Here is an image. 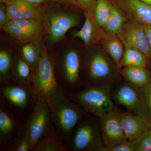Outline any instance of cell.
<instances>
[{
	"instance_id": "1",
	"label": "cell",
	"mask_w": 151,
	"mask_h": 151,
	"mask_svg": "<svg viewBox=\"0 0 151 151\" xmlns=\"http://www.w3.org/2000/svg\"><path fill=\"white\" fill-rule=\"evenodd\" d=\"M82 55V78L84 87L110 84L123 81L121 69L103 49H87Z\"/></svg>"
},
{
	"instance_id": "2",
	"label": "cell",
	"mask_w": 151,
	"mask_h": 151,
	"mask_svg": "<svg viewBox=\"0 0 151 151\" xmlns=\"http://www.w3.org/2000/svg\"><path fill=\"white\" fill-rule=\"evenodd\" d=\"M50 107L53 124L63 140L69 146L76 126L89 113L70 100L59 87L52 95Z\"/></svg>"
},
{
	"instance_id": "3",
	"label": "cell",
	"mask_w": 151,
	"mask_h": 151,
	"mask_svg": "<svg viewBox=\"0 0 151 151\" xmlns=\"http://www.w3.org/2000/svg\"><path fill=\"white\" fill-rule=\"evenodd\" d=\"M38 94L32 84L0 82V101L14 114L27 120L36 105Z\"/></svg>"
},
{
	"instance_id": "4",
	"label": "cell",
	"mask_w": 151,
	"mask_h": 151,
	"mask_svg": "<svg viewBox=\"0 0 151 151\" xmlns=\"http://www.w3.org/2000/svg\"><path fill=\"white\" fill-rule=\"evenodd\" d=\"M58 85L65 93L78 92L84 88L82 56L76 50L70 49L54 60Z\"/></svg>"
},
{
	"instance_id": "5",
	"label": "cell",
	"mask_w": 151,
	"mask_h": 151,
	"mask_svg": "<svg viewBox=\"0 0 151 151\" xmlns=\"http://www.w3.org/2000/svg\"><path fill=\"white\" fill-rule=\"evenodd\" d=\"M113 86L102 84L86 86L78 92L65 94L86 112L100 118L116 108L111 96Z\"/></svg>"
},
{
	"instance_id": "6",
	"label": "cell",
	"mask_w": 151,
	"mask_h": 151,
	"mask_svg": "<svg viewBox=\"0 0 151 151\" xmlns=\"http://www.w3.org/2000/svg\"><path fill=\"white\" fill-rule=\"evenodd\" d=\"M71 151H103L100 119L89 113L76 125L69 145Z\"/></svg>"
},
{
	"instance_id": "7",
	"label": "cell",
	"mask_w": 151,
	"mask_h": 151,
	"mask_svg": "<svg viewBox=\"0 0 151 151\" xmlns=\"http://www.w3.org/2000/svg\"><path fill=\"white\" fill-rule=\"evenodd\" d=\"M111 96L113 100L126 108L127 111L151 119V112L146 103L142 89L122 81L113 86Z\"/></svg>"
},
{
	"instance_id": "8",
	"label": "cell",
	"mask_w": 151,
	"mask_h": 151,
	"mask_svg": "<svg viewBox=\"0 0 151 151\" xmlns=\"http://www.w3.org/2000/svg\"><path fill=\"white\" fill-rule=\"evenodd\" d=\"M32 86L38 95L42 96L50 105V98L58 88L55 76L54 59L43 46L39 63L33 74Z\"/></svg>"
},
{
	"instance_id": "9",
	"label": "cell",
	"mask_w": 151,
	"mask_h": 151,
	"mask_svg": "<svg viewBox=\"0 0 151 151\" xmlns=\"http://www.w3.org/2000/svg\"><path fill=\"white\" fill-rule=\"evenodd\" d=\"M53 124L52 114L48 103L38 94L36 105L26 120V129L29 134L31 151Z\"/></svg>"
},
{
	"instance_id": "10",
	"label": "cell",
	"mask_w": 151,
	"mask_h": 151,
	"mask_svg": "<svg viewBox=\"0 0 151 151\" xmlns=\"http://www.w3.org/2000/svg\"><path fill=\"white\" fill-rule=\"evenodd\" d=\"M45 22L49 40L53 44L63 39L70 29L78 25L80 19L78 15L76 13L57 9H48Z\"/></svg>"
},
{
	"instance_id": "11",
	"label": "cell",
	"mask_w": 151,
	"mask_h": 151,
	"mask_svg": "<svg viewBox=\"0 0 151 151\" xmlns=\"http://www.w3.org/2000/svg\"><path fill=\"white\" fill-rule=\"evenodd\" d=\"M43 22L33 19H14L1 28L19 42L26 44L39 40L46 29Z\"/></svg>"
},
{
	"instance_id": "12",
	"label": "cell",
	"mask_w": 151,
	"mask_h": 151,
	"mask_svg": "<svg viewBox=\"0 0 151 151\" xmlns=\"http://www.w3.org/2000/svg\"><path fill=\"white\" fill-rule=\"evenodd\" d=\"M122 111L116 107L99 118L103 149L113 147L128 141L122 124Z\"/></svg>"
},
{
	"instance_id": "13",
	"label": "cell",
	"mask_w": 151,
	"mask_h": 151,
	"mask_svg": "<svg viewBox=\"0 0 151 151\" xmlns=\"http://www.w3.org/2000/svg\"><path fill=\"white\" fill-rule=\"evenodd\" d=\"M26 120L14 114L0 101V151H5L24 132Z\"/></svg>"
},
{
	"instance_id": "14",
	"label": "cell",
	"mask_w": 151,
	"mask_h": 151,
	"mask_svg": "<svg viewBox=\"0 0 151 151\" xmlns=\"http://www.w3.org/2000/svg\"><path fill=\"white\" fill-rule=\"evenodd\" d=\"M118 36L125 48L138 50L151 60V49L142 24L127 18Z\"/></svg>"
},
{
	"instance_id": "15",
	"label": "cell",
	"mask_w": 151,
	"mask_h": 151,
	"mask_svg": "<svg viewBox=\"0 0 151 151\" xmlns=\"http://www.w3.org/2000/svg\"><path fill=\"white\" fill-rule=\"evenodd\" d=\"M6 6L8 15L10 20L33 19L45 21L48 9L46 6L22 0H12Z\"/></svg>"
},
{
	"instance_id": "16",
	"label": "cell",
	"mask_w": 151,
	"mask_h": 151,
	"mask_svg": "<svg viewBox=\"0 0 151 151\" xmlns=\"http://www.w3.org/2000/svg\"><path fill=\"white\" fill-rule=\"evenodd\" d=\"M127 18L142 25H151V5L140 0H115Z\"/></svg>"
},
{
	"instance_id": "17",
	"label": "cell",
	"mask_w": 151,
	"mask_h": 151,
	"mask_svg": "<svg viewBox=\"0 0 151 151\" xmlns=\"http://www.w3.org/2000/svg\"><path fill=\"white\" fill-rule=\"evenodd\" d=\"M85 22L80 30L73 34L74 37H78L84 42L86 48L95 46L100 43L106 33L103 28L100 27L95 21L94 13L84 12Z\"/></svg>"
},
{
	"instance_id": "18",
	"label": "cell",
	"mask_w": 151,
	"mask_h": 151,
	"mask_svg": "<svg viewBox=\"0 0 151 151\" xmlns=\"http://www.w3.org/2000/svg\"><path fill=\"white\" fill-rule=\"evenodd\" d=\"M121 117L128 141H132L151 129V119L129 112L122 111Z\"/></svg>"
},
{
	"instance_id": "19",
	"label": "cell",
	"mask_w": 151,
	"mask_h": 151,
	"mask_svg": "<svg viewBox=\"0 0 151 151\" xmlns=\"http://www.w3.org/2000/svg\"><path fill=\"white\" fill-rule=\"evenodd\" d=\"M69 146L63 140L54 124H52L33 151H68Z\"/></svg>"
},
{
	"instance_id": "20",
	"label": "cell",
	"mask_w": 151,
	"mask_h": 151,
	"mask_svg": "<svg viewBox=\"0 0 151 151\" xmlns=\"http://www.w3.org/2000/svg\"><path fill=\"white\" fill-rule=\"evenodd\" d=\"M121 73L125 81L141 89H143L151 81L150 73L145 67L126 66L121 68Z\"/></svg>"
},
{
	"instance_id": "21",
	"label": "cell",
	"mask_w": 151,
	"mask_h": 151,
	"mask_svg": "<svg viewBox=\"0 0 151 151\" xmlns=\"http://www.w3.org/2000/svg\"><path fill=\"white\" fill-rule=\"evenodd\" d=\"M103 50L111 57L119 67L125 48L119 36L106 33L100 42Z\"/></svg>"
},
{
	"instance_id": "22",
	"label": "cell",
	"mask_w": 151,
	"mask_h": 151,
	"mask_svg": "<svg viewBox=\"0 0 151 151\" xmlns=\"http://www.w3.org/2000/svg\"><path fill=\"white\" fill-rule=\"evenodd\" d=\"M33 71L20 55L15 57L11 73V81L19 84H31Z\"/></svg>"
},
{
	"instance_id": "23",
	"label": "cell",
	"mask_w": 151,
	"mask_h": 151,
	"mask_svg": "<svg viewBox=\"0 0 151 151\" xmlns=\"http://www.w3.org/2000/svg\"><path fill=\"white\" fill-rule=\"evenodd\" d=\"M43 46L39 41L26 43L22 47L20 56L34 71L40 60Z\"/></svg>"
},
{
	"instance_id": "24",
	"label": "cell",
	"mask_w": 151,
	"mask_h": 151,
	"mask_svg": "<svg viewBox=\"0 0 151 151\" xmlns=\"http://www.w3.org/2000/svg\"><path fill=\"white\" fill-rule=\"evenodd\" d=\"M127 19L117 6L112 4L111 15L103 29L106 33L118 35Z\"/></svg>"
},
{
	"instance_id": "25",
	"label": "cell",
	"mask_w": 151,
	"mask_h": 151,
	"mask_svg": "<svg viewBox=\"0 0 151 151\" xmlns=\"http://www.w3.org/2000/svg\"><path fill=\"white\" fill-rule=\"evenodd\" d=\"M148 59L144 53L136 49L125 48L119 67L120 69L129 65L146 67Z\"/></svg>"
},
{
	"instance_id": "26",
	"label": "cell",
	"mask_w": 151,
	"mask_h": 151,
	"mask_svg": "<svg viewBox=\"0 0 151 151\" xmlns=\"http://www.w3.org/2000/svg\"><path fill=\"white\" fill-rule=\"evenodd\" d=\"M14 58L8 50H2L0 51V82L11 81Z\"/></svg>"
},
{
	"instance_id": "27",
	"label": "cell",
	"mask_w": 151,
	"mask_h": 151,
	"mask_svg": "<svg viewBox=\"0 0 151 151\" xmlns=\"http://www.w3.org/2000/svg\"><path fill=\"white\" fill-rule=\"evenodd\" d=\"M112 4L108 0H97L94 12L95 21L100 27H104L111 13Z\"/></svg>"
},
{
	"instance_id": "28",
	"label": "cell",
	"mask_w": 151,
	"mask_h": 151,
	"mask_svg": "<svg viewBox=\"0 0 151 151\" xmlns=\"http://www.w3.org/2000/svg\"><path fill=\"white\" fill-rule=\"evenodd\" d=\"M5 151H31L30 139L26 129L10 146L6 149Z\"/></svg>"
},
{
	"instance_id": "29",
	"label": "cell",
	"mask_w": 151,
	"mask_h": 151,
	"mask_svg": "<svg viewBox=\"0 0 151 151\" xmlns=\"http://www.w3.org/2000/svg\"><path fill=\"white\" fill-rule=\"evenodd\" d=\"M131 142L134 151H151V129Z\"/></svg>"
},
{
	"instance_id": "30",
	"label": "cell",
	"mask_w": 151,
	"mask_h": 151,
	"mask_svg": "<svg viewBox=\"0 0 151 151\" xmlns=\"http://www.w3.org/2000/svg\"><path fill=\"white\" fill-rule=\"evenodd\" d=\"M97 0H72L73 4L84 12L94 13Z\"/></svg>"
},
{
	"instance_id": "31",
	"label": "cell",
	"mask_w": 151,
	"mask_h": 151,
	"mask_svg": "<svg viewBox=\"0 0 151 151\" xmlns=\"http://www.w3.org/2000/svg\"><path fill=\"white\" fill-rule=\"evenodd\" d=\"M7 11V6L1 3L0 4V26L1 28L10 21Z\"/></svg>"
},
{
	"instance_id": "32",
	"label": "cell",
	"mask_w": 151,
	"mask_h": 151,
	"mask_svg": "<svg viewBox=\"0 0 151 151\" xmlns=\"http://www.w3.org/2000/svg\"><path fill=\"white\" fill-rule=\"evenodd\" d=\"M145 100L151 112V81L143 89Z\"/></svg>"
},
{
	"instance_id": "33",
	"label": "cell",
	"mask_w": 151,
	"mask_h": 151,
	"mask_svg": "<svg viewBox=\"0 0 151 151\" xmlns=\"http://www.w3.org/2000/svg\"><path fill=\"white\" fill-rule=\"evenodd\" d=\"M143 27L147 37L149 44L151 49V25H143Z\"/></svg>"
},
{
	"instance_id": "34",
	"label": "cell",
	"mask_w": 151,
	"mask_h": 151,
	"mask_svg": "<svg viewBox=\"0 0 151 151\" xmlns=\"http://www.w3.org/2000/svg\"><path fill=\"white\" fill-rule=\"evenodd\" d=\"M24 1L33 4H38L43 5L46 6L52 1V0H22Z\"/></svg>"
},
{
	"instance_id": "35",
	"label": "cell",
	"mask_w": 151,
	"mask_h": 151,
	"mask_svg": "<svg viewBox=\"0 0 151 151\" xmlns=\"http://www.w3.org/2000/svg\"><path fill=\"white\" fill-rule=\"evenodd\" d=\"M52 1L64 3V4L68 5L73 4L72 0H52Z\"/></svg>"
},
{
	"instance_id": "36",
	"label": "cell",
	"mask_w": 151,
	"mask_h": 151,
	"mask_svg": "<svg viewBox=\"0 0 151 151\" xmlns=\"http://www.w3.org/2000/svg\"><path fill=\"white\" fill-rule=\"evenodd\" d=\"M0 1H1V3H3L6 5L9 3L11 2L12 0H0Z\"/></svg>"
},
{
	"instance_id": "37",
	"label": "cell",
	"mask_w": 151,
	"mask_h": 151,
	"mask_svg": "<svg viewBox=\"0 0 151 151\" xmlns=\"http://www.w3.org/2000/svg\"><path fill=\"white\" fill-rule=\"evenodd\" d=\"M141 1L151 5V0H140Z\"/></svg>"
}]
</instances>
